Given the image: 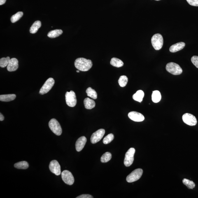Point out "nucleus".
<instances>
[{"label":"nucleus","instance_id":"473e14b6","mask_svg":"<svg viewBox=\"0 0 198 198\" xmlns=\"http://www.w3.org/2000/svg\"><path fill=\"white\" fill-rule=\"evenodd\" d=\"M186 1L191 6H198V0H186Z\"/></svg>","mask_w":198,"mask_h":198},{"label":"nucleus","instance_id":"393cba45","mask_svg":"<svg viewBox=\"0 0 198 198\" xmlns=\"http://www.w3.org/2000/svg\"><path fill=\"white\" fill-rule=\"evenodd\" d=\"M87 96L92 98L93 99H96L97 98V94L96 91L92 89L91 87H89L86 90Z\"/></svg>","mask_w":198,"mask_h":198},{"label":"nucleus","instance_id":"6ab92c4d","mask_svg":"<svg viewBox=\"0 0 198 198\" xmlns=\"http://www.w3.org/2000/svg\"><path fill=\"white\" fill-rule=\"evenodd\" d=\"M144 96V93L141 90H138L135 94L133 95V99L135 101L141 102L143 101V99Z\"/></svg>","mask_w":198,"mask_h":198},{"label":"nucleus","instance_id":"423d86ee","mask_svg":"<svg viewBox=\"0 0 198 198\" xmlns=\"http://www.w3.org/2000/svg\"><path fill=\"white\" fill-rule=\"evenodd\" d=\"M135 152V149L131 148L126 152L124 162V165L126 167H129L133 164L134 160V156Z\"/></svg>","mask_w":198,"mask_h":198},{"label":"nucleus","instance_id":"dca6fc26","mask_svg":"<svg viewBox=\"0 0 198 198\" xmlns=\"http://www.w3.org/2000/svg\"><path fill=\"white\" fill-rule=\"evenodd\" d=\"M185 44L183 42H180L172 45L169 48V51L171 52H176L183 49L185 47Z\"/></svg>","mask_w":198,"mask_h":198},{"label":"nucleus","instance_id":"412c9836","mask_svg":"<svg viewBox=\"0 0 198 198\" xmlns=\"http://www.w3.org/2000/svg\"><path fill=\"white\" fill-rule=\"evenodd\" d=\"M110 63L112 65L117 68L122 67L124 65V63L121 60L115 57L111 59Z\"/></svg>","mask_w":198,"mask_h":198},{"label":"nucleus","instance_id":"4c0bfd02","mask_svg":"<svg viewBox=\"0 0 198 198\" xmlns=\"http://www.w3.org/2000/svg\"><path fill=\"white\" fill-rule=\"evenodd\" d=\"M155 1H160V0H155Z\"/></svg>","mask_w":198,"mask_h":198},{"label":"nucleus","instance_id":"cd10ccee","mask_svg":"<svg viewBox=\"0 0 198 198\" xmlns=\"http://www.w3.org/2000/svg\"><path fill=\"white\" fill-rule=\"evenodd\" d=\"M183 183L184 185L187 187L189 189H193L195 187V183L192 180L187 179H184L183 180Z\"/></svg>","mask_w":198,"mask_h":198},{"label":"nucleus","instance_id":"ddd939ff","mask_svg":"<svg viewBox=\"0 0 198 198\" xmlns=\"http://www.w3.org/2000/svg\"><path fill=\"white\" fill-rule=\"evenodd\" d=\"M128 117L131 120L136 122H141L145 119V117L141 113L133 111L128 114Z\"/></svg>","mask_w":198,"mask_h":198},{"label":"nucleus","instance_id":"4be33fe9","mask_svg":"<svg viewBox=\"0 0 198 198\" xmlns=\"http://www.w3.org/2000/svg\"><path fill=\"white\" fill-rule=\"evenodd\" d=\"M63 33V31L61 29H55L50 31L47 34V36L51 38L58 37Z\"/></svg>","mask_w":198,"mask_h":198},{"label":"nucleus","instance_id":"c85d7f7f","mask_svg":"<svg viewBox=\"0 0 198 198\" xmlns=\"http://www.w3.org/2000/svg\"><path fill=\"white\" fill-rule=\"evenodd\" d=\"M23 13L22 12H19L13 15L11 17V21L12 23H15L18 21L22 18Z\"/></svg>","mask_w":198,"mask_h":198},{"label":"nucleus","instance_id":"f704fd0d","mask_svg":"<svg viewBox=\"0 0 198 198\" xmlns=\"http://www.w3.org/2000/svg\"><path fill=\"white\" fill-rule=\"evenodd\" d=\"M4 120V117L3 116L2 114L1 113H0V120L1 121H2L3 120Z\"/></svg>","mask_w":198,"mask_h":198},{"label":"nucleus","instance_id":"b1692460","mask_svg":"<svg viewBox=\"0 0 198 198\" xmlns=\"http://www.w3.org/2000/svg\"><path fill=\"white\" fill-rule=\"evenodd\" d=\"M14 167L17 169H25L29 167V164L26 161H22L15 164Z\"/></svg>","mask_w":198,"mask_h":198},{"label":"nucleus","instance_id":"f257e3e1","mask_svg":"<svg viewBox=\"0 0 198 198\" xmlns=\"http://www.w3.org/2000/svg\"><path fill=\"white\" fill-rule=\"evenodd\" d=\"M75 66L79 71L86 72L89 71L92 66V62L90 59L79 58L75 61Z\"/></svg>","mask_w":198,"mask_h":198},{"label":"nucleus","instance_id":"f3484780","mask_svg":"<svg viewBox=\"0 0 198 198\" xmlns=\"http://www.w3.org/2000/svg\"><path fill=\"white\" fill-rule=\"evenodd\" d=\"M84 104L85 108L87 109H91L95 107L96 103L95 101L89 98H86L84 100Z\"/></svg>","mask_w":198,"mask_h":198},{"label":"nucleus","instance_id":"72a5a7b5","mask_svg":"<svg viewBox=\"0 0 198 198\" xmlns=\"http://www.w3.org/2000/svg\"><path fill=\"white\" fill-rule=\"evenodd\" d=\"M76 198H92L93 197L89 194H82V195L78 196Z\"/></svg>","mask_w":198,"mask_h":198},{"label":"nucleus","instance_id":"2eb2a0df","mask_svg":"<svg viewBox=\"0 0 198 198\" xmlns=\"http://www.w3.org/2000/svg\"><path fill=\"white\" fill-rule=\"evenodd\" d=\"M87 142L86 138L85 136H82L80 137L77 140L76 143V149L77 151H81L85 146Z\"/></svg>","mask_w":198,"mask_h":198},{"label":"nucleus","instance_id":"bb28decb","mask_svg":"<svg viewBox=\"0 0 198 198\" xmlns=\"http://www.w3.org/2000/svg\"><path fill=\"white\" fill-rule=\"evenodd\" d=\"M128 79L127 76L122 75L121 76L118 80V83L120 87H123L127 85Z\"/></svg>","mask_w":198,"mask_h":198},{"label":"nucleus","instance_id":"e433bc0d","mask_svg":"<svg viewBox=\"0 0 198 198\" xmlns=\"http://www.w3.org/2000/svg\"><path fill=\"white\" fill-rule=\"evenodd\" d=\"M79 71H79V70H77V71H76V72L78 73H79Z\"/></svg>","mask_w":198,"mask_h":198},{"label":"nucleus","instance_id":"f03ea898","mask_svg":"<svg viewBox=\"0 0 198 198\" xmlns=\"http://www.w3.org/2000/svg\"><path fill=\"white\" fill-rule=\"evenodd\" d=\"M151 42L155 49L158 50L162 48L163 45V39L160 34H156L152 36Z\"/></svg>","mask_w":198,"mask_h":198},{"label":"nucleus","instance_id":"4468645a","mask_svg":"<svg viewBox=\"0 0 198 198\" xmlns=\"http://www.w3.org/2000/svg\"><path fill=\"white\" fill-rule=\"evenodd\" d=\"M18 61L17 59L15 58L10 59L7 67L8 71L9 72L15 71L18 69Z\"/></svg>","mask_w":198,"mask_h":198},{"label":"nucleus","instance_id":"c9c22d12","mask_svg":"<svg viewBox=\"0 0 198 198\" xmlns=\"http://www.w3.org/2000/svg\"><path fill=\"white\" fill-rule=\"evenodd\" d=\"M6 0H0V5H3L6 2Z\"/></svg>","mask_w":198,"mask_h":198},{"label":"nucleus","instance_id":"9d476101","mask_svg":"<svg viewBox=\"0 0 198 198\" xmlns=\"http://www.w3.org/2000/svg\"><path fill=\"white\" fill-rule=\"evenodd\" d=\"M183 122L187 125L190 126H195L197 123V120L196 117L191 114L186 113L183 115Z\"/></svg>","mask_w":198,"mask_h":198},{"label":"nucleus","instance_id":"aec40b11","mask_svg":"<svg viewBox=\"0 0 198 198\" xmlns=\"http://www.w3.org/2000/svg\"><path fill=\"white\" fill-rule=\"evenodd\" d=\"M41 22L39 21H36L35 22L34 24L31 26L30 29V32L31 34H34L37 32L38 29L41 28Z\"/></svg>","mask_w":198,"mask_h":198},{"label":"nucleus","instance_id":"f8f14e48","mask_svg":"<svg viewBox=\"0 0 198 198\" xmlns=\"http://www.w3.org/2000/svg\"><path fill=\"white\" fill-rule=\"evenodd\" d=\"M49 168L51 172L59 176L61 174V167L57 160H54L50 162Z\"/></svg>","mask_w":198,"mask_h":198},{"label":"nucleus","instance_id":"7ed1b4c3","mask_svg":"<svg viewBox=\"0 0 198 198\" xmlns=\"http://www.w3.org/2000/svg\"><path fill=\"white\" fill-rule=\"evenodd\" d=\"M49 127L54 134L59 136L62 133V129L59 122L55 119H52L49 123Z\"/></svg>","mask_w":198,"mask_h":198},{"label":"nucleus","instance_id":"1a4fd4ad","mask_svg":"<svg viewBox=\"0 0 198 198\" xmlns=\"http://www.w3.org/2000/svg\"><path fill=\"white\" fill-rule=\"evenodd\" d=\"M61 177L66 184L72 185L74 183V178L72 173L68 170H64L61 173Z\"/></svg>","mask_w":198,"mask_h":198},{"label":"nucleus","instance_id":"39448f33","mask_svg":"<svg viewBox=\"0 0 198 198\" xmlns=\"http://www.w3.org/2000/svg\"><path fill=\"white\" fill-rule=\"evenodd\" d=\"M143 173V170L141 169L134 170L127 176L126 178V180L129 183H133L137 181L141 178Z\"/></svg>","mask_w":198,"mask_h":198},{"label":"nucleus","instance_id":"6e6552de","mask_svg":"<svg viewBox=\"0 0 198 198\" xmlns=\"http://www.w3.org/2000/svg\"><path fill=\"white\" fill-rule=\"evenodd\" d=\"M54 83H55V81L53 78H49L40 89L39 94L43 95L47 93L52 89Z\"/></svg>","mask_w":198,"mask_h":198},{"label":"nucleus","instance_id":"9b49d317","mask_svg":"<svg viewBox=\"0 0 198 198\" xmlns=\"http://www.w3.org/2000/svg\"><path fill=\"white\" fill-rule=\"evenodd\" d=\"M105 134V130L104 129H100L93 133L91 137V142L93 144H95L99 142L102 139Z\"/></svg>","mask_w":198,"mask_h":198},{"label":"nucleus","instance_id":"7c9ffc66","mask_svg":"<svg viewBox=\"0 0 198 198\" xmlns=\"http://www.w3.org/2000/svg\"><path fill=\"white\" fill-rule=\"evenodd\" d=\"M114 138V136L112 134H110L106 136L103 139V143L105 144H108L111 143Z\"/></svg>","mask_w":198,"mask_h":198},{"label":"nucleus","instance_id":"a211bd4d","mask_svg":"<svg viewBox=\"0 0 198 198\" xmlns=\"http://www.w3.org/2000/svg\"><path fill=\"white\" fill-rule=\"evenodd\" d=\"M16 96L15 94L1 95L0 96V101L2 102H9L14 100Z\"/></svg>","mask_w":198,"mask_h":198},{"label":"nucleus","instance_id":"0eeeda50","mask_svg":"<svg viewBox=\"0 0 198 198\" xmlns=\"http://www.w3.org/2000/svg\"><path fill=\"white\" fill-rule=\"evenodd\" d=\"M65 100L66 104L71 107L76 106L77 99L76 94L73 91L66 92L65 94Z\"/></svg>","mask_w":198,"mask_h":198},{"label":"nucleus","instance_id":"c756f323","mask_svg":"<svg viewBox=\"0 0 198 198\" xmlns=\"http://www.w3.org/2000/svg\"><path fill=\"white\" fill-rule=\"evenodd\" d=\"M9 57L6 58H2L0 59V66L2 68H5L8 66L10 61Z\"/></svg>","mask_w":198,"mask_h":198},{"label":"nucleus","instance_id":"20e7f679","mask_svg":"<svg viewBox=\"0 0 198 198\" xmlns=\"http://www.w3.org/2000/svg\"><path fill=\"white\" fill-rule=\"evenodd\" d=\"M166 69L171 74L179 75L183 72V69L178 64L174 62H169L167 64Z\"/></svg>","mask_w":198,"mask_h":198},{"label":"nucleus","instance_id":"2f4dec72","mask_svg":"<svg viewBox=\"0 0 198 198\" xmlns=\"http://www.w3.org/2000/svg\"><path fill=\"white\" fill-rule=\"evenodd\" d=\"M192 62L196 68H198V56H193L191 59Z\"/></svg>","mask_w":198,"mask_h":198},{"label":"nucleus","instance_id":"5701e85b","mask_svg":"<svg viewBox=\"0 0 198 198\" xmlns=\"http://www.w3.org/2000/svg\"><path fill=\"white\" fill-rule=\"evenodd\" d=\"M162 96L160 92L159 91H153L152 96V100L154 103H158L161 100Z\"/></svg>","mask_w":198,"mask_h":198},{"label":"nucleus","instance_id":"a878e982","mask_svg":"<svg viewBox=\"0 0 198 198\" xmlns=\"http://www.w3.org/2000/svg\"><path fill=\"white\" fill-rule=\"evenodd\" d=\"M112 158V154L110 152H106L103 154L101 158V161L102 163H106L109 162Z\"/></svg>","mask_w":198,"mask_h":198}]
</instances>
